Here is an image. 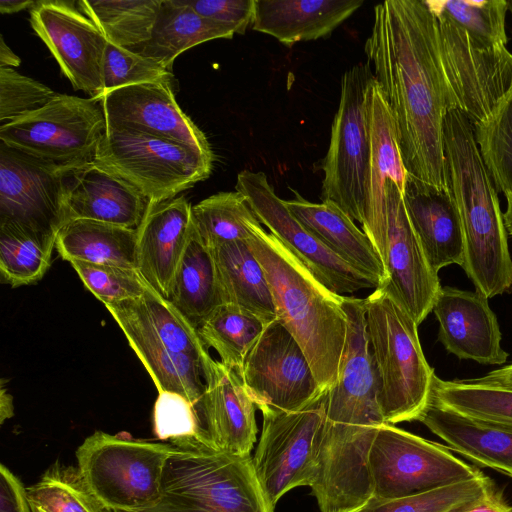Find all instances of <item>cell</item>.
Here are the masks:
<instances>
[{
	"mask_svg": "<svg viewBox=\"0 0 512 512\" xmlns=\"http://www.w3.org/2000/svg\"><path fill=\"white\" fill-rule=\"evenodd\" d=\"M364 51L391 111L407 176L449 189L444 149L449 106L437 22L426 0L378 3Z\"/></svg>",
	"mask_w": 512,
	"mask_h": 512,
	"instance_id": "1",
	"label": "cell"
},
{
	"mask_svg": "<svg viewBox=\"0 0 512 512\" xmlns=\"http://www.w3.org/2000/svg\"><path fill=\"white\" fill-rule=\"evenodd\" d=\"M449 190L464 234L462 268L476 291L488 299L512 288V258L498 192L483 164L473 126L458 110L444 119Z\"/></svg>",
	"mask_w": 512,
	"mask_h": 512,
	"instance_id": "2",
	"label": "cell"
},
{
	"mask_svg": "<svg viewBox=\"0 0 512 512\" xmlns=\"http://www.w3.org/2000/svg\"><path fill=\"white\" fill-rule=\"evenodd\" d=\"M247 242L271 289L277 320L304 351L323 390L335 384L344 349L347 320L342 297L323 286L261 224Z\"/></svg>",
	"mask_w": 512,
	"mask_h": 512,
	"instance_id": "3",
	"label": "cell"
},
{
	"mask_svg": "<svg viewBox=\"0 0 512 512\" xmlns=\"http://www.w3.org/2000/svg\"><path fill=\"white\" fill-rule=\"evenodd\" d=\"M365 300L366 331L385 423L416 420L429 401L434 369L424 356L418 325L386 291Z\"/></svg>",
	"mask_w": 512,
	"mask_h": 512,
	"instance_id": "4",
	"label": "cell"
},
{
	"mask_svg": "<svg viewBox=\"0 0 512 512\" xmlns=\"http://www.w3.org/2000/svg\"><path fill=\"white\" fill-rule=\"evenodd\" d=\"M139 512H274L250 455L180 449L167 460L157 503Z\"/></svg>",
	"mask_w": 512,
	"mask_h": 512,
	"instance_id": "5",
	"label": "cell"
},
{
	"mask_svg": "<svg viewBox=\"0 0 512 512\" xmlns=\"http://www.w3.org/2000/svg\"><path fill=\"white\" fill-rule=\"evenodd\" d=\"M172 444L95 431L76 450L77 468L103 511L139 512L161 496Z\"/></svg>",
	"mask_w": 512,
	"mask_h": 512,
	"instance_id": "6",
	"label": "cell"
},
{
	"mask_svg": "<svg viewBox=\"0 0 512 512\" xmlns=\"http://www.w3.org/2000/svg\"><path fill=\"white\" fill-rule=\"evenodd\" d=\"M373 79L367 63L356 64L343 74L340 101L322 166V202L338 206L358 221L362 230L368 222L369 91Z\"/></svg>",
	"mask_w": 512,
	"mask_h": 512,
	"instance_id": "7",
	"label": "cell"
},
{
	"mask_svg": "<svg viewBox=\"0 0 512 512\" xmlns=\"http://www.w3.org/2000/svg\"><path fill=\"white\" fill-rule=\"evenodd\" d=\"M213 161L189 146L127 129L106 130L93 160L152 203L177 197L208 178Z\"/></svg>",
	"mask_w": 512,
	"mask_h": 512,
	"instance_id": "8",
	"label": "cell"
},
{
	"mask_svg": "<svg viewBox=\"0 0 512 512\" xmlns=\"http://www.w3.org/2000/svg\"><path fill=\"white\" fill-rule=\"evenodd\" d=\"M106 132L102 104L59 94L41 109L0 126L1 143L74 172L90 164Z\"/></svg>",
	"mask_w": 512,
	"mask_h": 512,
	"instance_id": "9",
	"label": "cell"
},
{
	"mask_svg": "<svg viewBox=\"0 0 512 512\" xmlns=\"http://www.w3.org/2000/svg\"><path fill=\"white\" fill-rule=\"evenodd\" d=\"M434 15L449 110L460 111L475 126L512 94V53L506 46L475 39L447 18Z\"/></svg>",
	"mask_w": 512,
	"mask_h": 512,
	"instance_id": "10",
	"label": "cell"
},
{
	"mask_svg": "<svg viewBox=\"0 0 512 512\" xmlns=\"http://www.w3.org/2000/svg\"><path fill=\"white\" fill-rule=\"evenodd\" d=\"M368 468L372 498L391 500L471 480L483 473L450 449L384 423L372 443Z\"/></svg>",
	"mask_w": 512,
	"mask_h": 512,
	"instance_id": "11",
	"label": "cell"
},
{
	"mask_svg": "<svg viewBox=\"0 0 512 512\" xmlns=\"http://www.w3.org/2000/svg\"><path fill=\"white\" fill-rule=\"evenodd\" d=\"M72 172L0 144V226L25 232L47 248L68 222L67 181Z\"/></svg>",
	"mask_w": 512,
	"mask_h": 512,
	"instance_id": "12",
	"label": "cell"
},
{
	"mask_svg": "<svg viewBox=\"0 0 512 512\" xmlns=\"http://www.w3.org/2000/svg\"><path fill=\"white\" fill-rule=\"evenodd\" d=\"M326 392L307 407L263 414L260 440L252 457L256 476L275 508L289 490L314 482Z\"/></svg>",
	"mask_w": 512,
	"mask_h": 512,
	"instance_id": "13",
	"label": "cell"
},
{
	"mask_svg": "<svg viewBox=\"0 0 512 512\" xmlns=\"http://www.w3.org/2000/svg\"><path fill=\"white\" fill-rule=\"evenodd\" d=\"M241 376L262 414L301 410L327 391L299 343L278 320L266 326L246 356Z\"/></svg>",
	"mask_w": 512,
	"mask_h": 512,
	"instance_id": "14",
	"label": "cell"
},
{
	"mask_svg": "<svg viewBox=\"0 0 512 512\" xmlns=\"http://www.w3.org/2000/svg\"><path fill=\"white\" fill-rule=\"evenodd\" d=\"M235 189L244 195L260 223L331 292L346 296L361 289L378 288L374 281L337 257L297 220L264 172L242 170L237 175Z\"/></svg>",
	"mask_w": 512,
	"mask_h": 512,
	"instance_id": "15",
	"label": "cell"
},
{
	"mask_svg": "<svg viewBox=\"0 0 512 512\" xmlns=\"http://www.w3.org/2000/svg\"><path fill=\"white\" fill-rule=\"evenodd\" d=\"M76 2L36 1L30 24L75 90L99 100L104 93L102 64L108 41Z\"/></svg>",
	"mask_w": 512,
	"mask_h": 512,
	"instance_id": "16",
	"label": "cell"
},
{
	"mask_svg": "<svg viewBox=\"0 0 512 512\" xmlns=\"http://www.w3.org/2000/svg\"><path fill=\"white\" fill-rule=\"evenodd\" d=\"M386 204V280L378 288L396 300L419 325L432 311L440 281L409 221L403 194L392 181L386 186Z\"/></svg>",
	"mask_w": 512,
	"mask_h": 512,
	"instance_id": "17",
	"label": "cell"
},
{
	"mask_svg": "<svg viewBox=\"0 0 512 512\" xmlns=\"http://www.w3.org/2000/svg\"><path fill=\"white\" fill-rule=\"evenodd\" d=\"M106 130L127 129L189 146L214 158L211 146L179 107L172 86L148 83L105 92L99 99Z\"/></svg>",
	"mask_w": 512,
	"mask_h": 512,
	"instance_id": "18",
	"label": "cell"
},
{
	"mask_svg": "<svg viewBox=\"0 0 512 512\" xmlns=\"http://www.w3.org/2000/svg\"><path fill=\"white\" fill-rule=\"evenodd\" d=\"M205 391L196 409L209 445L232 455H250L257 409L241 373L212 357L204 366Z\"/></svg>",
	"mask_w": 512,
	"mask_h": 512,
	"instance_id": "19",
	"label": "cell"
},
{
	"mask_svg": "<svg viewBox=\"0 0 512 512\" xmlns=\"http://www.w3.org/2000/svg\"><path fill=\"white\" fill-rule=\"evenodd\" d=\"M432 311L439 323L438 339L448 352L481 364L506 362L497 317L485 295L441 287Z\"/></svg>",
	"mask_w": 512,
	"mask_h": 512,
	"instance_id": "20",
	"label": "cell"
},
{
	"mask_svg": "<svg viewBox=\"0 0 512 512\" xmlns=\"http://www.w3.org/2000/svg\"><path fill=\"white\" fill-rule=\"evenodd\" d=\"M105 307L123 331L158 392L178 393L197 407L206 388L203 364L169 349L151 328L136 298L106 304Z\"/></svg>",
	"mask_w": 512,
	"mask_h": 512,
	"instance_id": "21",
	"label": "cell"
},
{
	"mask_svg": "<svg viewBox=\"0 0 512 512\" xmlns=\"http://www.w3.org/2000/svg\"><path fill=\"white\" fill-rule=\"evenodd\" d=\"M191 208L183 195L151 202L137 228V270L166 298L192 230Z\"/></svg>",
	"mask_w": 512,
	"mask_h": 512,
	"instance_id": "22",
	"label": "cell"
},
{
	"mask_svg": "<svg viewBox=\"0 0 512 512\" xmlns=\"http://www.w3.org/2000/svg\"><path fill=\"white\" fill-rule=\"evenodd\" d=\"M369 125L371 156L368 222L363 231L372 241L384 263L387 238L386 186L392 181L403 194L407 172L400 154L391 111L375 78L369 91Z\"/></svg>",
	"mask_w": 512,
	"mask_h": 512,
	"instance_id": "23",
	"label": "cell"
},
{
	"mask_svg": "<svg viewBox=\"0 0 512 512\" xmlns=\"http://www.w3.org/2000/svg\"><path fill=\"white\" fill-rule=\"evenodd\" d=\"M403 200L409 221L432 270L438 274L440 269L450 264L462 266L464 234L450 190L407 176Z\"/></svg>",
	"mask_w": 512,
	"mask_h": 512,
	"instance_id": "24",
	"label": "cell"
},
{
	"mask_svg": "<svg viewBox=\"0 0 512 512\" xmlns=\"http://www.w3.org/2000/svg\"><path fill=\"white\" fill-rule=\"evenodd\" d=\"M66 203L68 221L137 229L151 202L135 186L92 162L69 175Z\"/></svg>",
	"mask_w": 512,
	"mask_h": 512,
	"instance_id": "25",
	"label": "cell"
},
{
	"mask_svg": "<svg viewBox=\"0 0 512 512\" xmlns=\"http://www.w3.org/2000/svg\"><path fill=\"white\" fill-rule=\"evenodd\" d=\"M416 420L450 450L512 478V425L468 417L431 398Z\"/></svg>",
	"mask_w": 512,
	"mask_h": 512,
	"instance_id": "26",
	"label": "cell"
},
{
	"mask_svg": "<svg viewBox=\"0 0 512 512\" xmlns=\"http://www.w3.org/2000/svg\"><path fill=\"white\" fill-rule=\"evenodd\" d=\"M284 202L297 220L337 257L378 287L385 282L386 269L372 241L338 206L331 202L313 203L296 192L294 198Z\"/></svg>",
	"mask_w": 512,
	"mask_h": 512,
	"instance_id": "27",
	"label": "cell"
},
{
	"mask_svg": "<svg viewBox=\"0 0 512 512\" xmlns=\"http://www.w3.org/2000/svg\"><path fill=\"white\" fill-rule=\"evenodd\" d=\"M362 4L361 0H255L251 28L290 47L331 35Z\"/></svg>",
	"mask_w": 512,
	"mask_h": 512,
	"instance_id": "28",
	"label": "cell"
},
{
	"mask_svg": "<svg viewBox=\"0 0 512 512\" xmlns=\"http://www.w3.org/2000/svg\"><path fill=\"white\" fill-rule=\"evenodd\" d=\"M235 31L207 19L183 0H162L150 39L133 49L169 71L184 51L215 39H231Z\"/></svg>",
	"mask_w": 512,
	"mask_h": 512,
	"instance_id": "29",
	"label": "cell"
},
{
	"mask_svg": "<svg viewBox=\"0 0 512 512\" xmlns=\"http://www.w3.org/2000/svg\"><path fill=\"white\" fill-rule=\"evenodd\" d=\"M167 299L197 329L224 304L212 249L204 244L193 224Z\"/></svg>",
	"mask_w": 512,
	"mask_h": 512,
	"instance_id": "30",
	"label": "cell"
},
{
	"mask_svg": "<svg viewBox=\"0 0 512 512\" xmlns=\"http://www.w3.org/2000/svg\"><path fill=\"white\" fill-rule=\"evenodd\" d=\"M55 249L69 262L137 270V229L93 220H70L57 233Z\"/></svg>",
	"mask_w": 512,
	"mask_h": 512,
	"instance_id": "31",
	"label": "cell"
},
{
	"mask_svg": "<svg viewBox=\"0 0 512 512\" xmlns=\"http://www.w3.org/2000/svg\"><path fill=\"white\" fill-rule=\"evenodd\" d=\"M211 249L224 304L239 306L267 323L277 320L265 272L247 240L232 241Z\"/></svg>",
	"mask_w": 512,
	"mask_h": 512,
	"instance_id": "32",
	"label": "cell"
},
{
	"mask_svg": "<svg viewBox=\"0 0 512 512\" xmlns=\"http://www.w3.org/2000/svg\"><path fill=\"white\" fill-rule=\"evenodd\" d=\"M162 0H81L79 10L100 29L109 43L133 50L146 43Z\"/></svg>",
	"mask_w": 512,
	"mask_h": 512,
	"instance_id": "33",
	"label": "cell"
},
{
	"mask_svg": "<svg viewBox=\"0 0 512 512\" xmlns=\"http://www.w3.org/2000/svg\"><path fill=\"white\" fill-rule=\"evenodd\" d=\"M269 323L233 304L220 305L199 327L206 347H212L220 362L241 373L244 360Z\"/></svg>",
	"mask_w": 512,
	"mask_h": 512,
	"instance_id": "34",
	"label": "cell"
},
{
	"mask_svg": "<svg viewBox=\"0 0 512 512\" xmlns=\"http://www.w3.org/2000/svg\"><path fill=\"white\" fill-rule=\"evenodd\" d=\"M192 224L209 248L247 240L256 224H261L244 195L238 191L219 192L191 208Z\"/></svg>",
	"mask_w": 512,
	"mask_h": 512,
	"instance_id": "35",
	"label": "cell"
},
{
	"mask_svg": "<svg viewBox=\"0 0 512 512\" xmlns=\"http://www.w3.org/2000/svg\"><path fill=\"white\" fill-rule=\"evenodd\" d=\"M430 398L462 415L512 425V388L433 377Z\"/></svg>",
	"mask_w": 512,
	"mask_h": 512,
	"instance_id": "36",
	"label": "cell"
},
{
	"mask_svg": "<svg viewBox=\"0 0 512 512\" xmlns=\"http://www.w3.org/2000/svg\"><path fill=\"white\" fill-rule=\"evenodd\" d=\"M496 490L493 481L482 474L413 496L391 500L371 498L358 512H460Z\"/></svg>",
	"mask_w": 512,
	"mask_h": 512,
	"instance_id": "37",
	"label": "cell"
},
{
	"mask_svg": "<svg viewBox=\"0 0 512 512\" xmlns=\"http://www.w3.org/2000/svg\"><path fill=\"white\" fill-rule=\"evenodd\" d=\"M31 509L43 512H104L77 467L54 463L27 488Z\"/></svg>",
	"mask_w": 512,
	"mask_h": 512,
	"instance_id": "38",
	"label": "cell"
},
{
	"mask_svg": "<svg viewBox=\"0 0 512 512\" xmlns=\"http://www.w3.org/2000/svg\"><path fill=\"white\" fill-rule=\"evenodd\" d=\"M136 301L155 334L169 349L190 356L205 366L211 356L197 328L170 300L148 284Z\"/></svg>",
	"mask_w": 512,
	"mask_h": 512,
	"instance_id": "39",
	"label": "cell"
},
{
	"mask_svg": "<svg viewBox=\"0 0 512 512\" xmlns=\"http://www.w3.org/2000/svg\"><path fill=\"white\" fill-rule=\"evenodd\" d=\"M473 132L497 192L512 193V94L486 120L473 126Z\"/></svg>",
	"mask_w": 512,
	"mask_h": 512,
	"instance_id": "40",
	"label": "cell"
},
{
	"mask_svg": "<svg viewBox=\"0 0 512 512\" xmlns=\"http://www.w3.org/2000/svg\"><path fill=\"white\" fill-rule=\"evenodd\" d=\"M434 14L441 15L471 37L506 46L507 0H426Z\"/></svg>",
	"mask_w": 512,
	"mask_h": 512,
	"instance_id": "41",
	"label": "cell"
},
{
	"mask_svg": "<svg viewBox=\"0 0 512 512\" xmlns=\"http://www.w3.org/2000/svg\"><path fill=\"white\" fill-rule=\"evenodd\" d=\"M52 251L37 238L0 226V273L12 287L40 280L51 265Z\"/></svg>",
	"mask_w": 512,
	"mask_h": 512,
	"instance_id": "42",
	"label": "cell"
},
{
	"mask_svg": "<svg viewBox=\"0 0 512 512\" xmlns=\"http://www.w3.org/2000/svg\"><path fill=\"white\" fill-rule=\"evenodd\" d=\"M153 429L159 440H169L180 449L212 448L201 427L196 407L175 392H158L153 409Z\"/></svg>",
	"mask_w": 512,
	"mask_h": 512,
	"instance_id": "43",
	"label": "cell"
},
{
	"mask_svg": "<svg viewBox=\"0 0 512 512\" xmlns=\"http://www.w3.org/2000/svg\"><path fill=\"white\" fill-rule=\"evenodd\" d=\"M102 82L104 93L148 83L172 86L173 74L148 57L108 42L102 64Z\"/></svg>",
	"mask_w": 512,
	"mask_h": 512,
	"instance_id": "44",
	"label": "cell"
},
{
	"mask_svg": "<svg viewBox=\"0 0 512 512\" xmlns=\"http://www.w3.org/2000/svg\"><path fill=\"white\" fill-rule=\"evenodd\" d=\"M84 286L106 304L141 297L148 283L136 269L70 262Z\"/></svg>",
	"mask_w": 512,
	"mask_h": 512,
	"instance_id": "45",
	"label": "cell"
},
{
	"mask_svg": "<svg viewBox=\"0 0 512 512\" xmlns=\"http://www.w3.org/2000/svg\"><path fill=\"white\" fill-rule=\"evenodd\" d=\"M57 95L48 86L20 74L14 68H0L1 125L41 109Z\"/></svg>",
	"mask_w": 512,
	"mask_h": 512,
	"instance_id": "46",
	"label": "cell"
},
{
	"mask_svg": "<svg viewBox=\"0 0 512 512\" xmlns=\"http://www.w3.org/2000/svg\"><path fill=\"white\" fill-rule=\"evenodd\" d=\"M199 15L244 34L255 16V0H183Z\"/></svg>",
	"mask_w": 512,
	"mask_h": 512,
	"instance_id": "47",
	"label": "cell"
},
{
	"mask_svg": "<svg viewBox=\"0 0 512 512\" xmlns=\"http://www.w3.org/2000/svg\"><path fill=\"white\" fill-rule=\"evenodd\" d=\"M0 512H32L27 488L4 464L0 465Z\"/></svg>",
	"mask_w": 512,
	"mask_h": 512,
	"instance_id": "48",
	"label": "cell"
},
{
	"mask_svg": "<svg viewBox=\"0 0 512 512\" xmlns=\"http://www.w3.org/2000/svg\"><path fill=\"white\" fill-rule=\"evenodd\" d=\"M460 512H512V506L504 500L502 492L496 490L487 498Z\"/></svg>",
	"mask_w": 512,
	"mask_h": 512,
	"instance_id": "49",
	"label": "cell"
},
{
	"mask_svg": "<svg viewBox=\"0 0 512 512\" xmlns=\"http://www.w3.org/2000/svg\"><path fill=\"white\" fill-rule=\"evenodd\" d=\"M469 380L482 385L512 388V364L494 370L481 378Z\"/></svg>",
	"mask_w": 512,
	"mask_h": 512,
	"instance_id": "50",
	"label": "cell"
},
{
	"mask_svg": "<svg viewBox=\"0 0 512 512\" xmlns=\"http://www.w3.org/2000/svg\"><path fill=\"white\" fill-rule=\"evenodd\" d=\"M20 58L5 43L3 36L0 37V68H13L19 66Z\"/></svg>",
	"mask_w": 512,
	"mask_h": 512,
	"instance_id": "51",
	"label": "cell"
},
{
	"mask_svg": "<svg viewBox=\"0 0 512 512\" xmlns=\"http://www.w3.org/2000/svg\"><path fill=\"white\" fill-rule=\"evenodd\" d=\"M36 1L31 0H0L1 14H12L25 9H31Z\"/></svg>",
	"mask_w": 512,
	"mask_h": 512,
	"instance_id": "52",
	"label": "cell"
},
{
	"mask_svg": "<svg viewBox=\"0 0 512 512\" xmlns=\"http://www.w3.org/2000/svg\"><path fill=\"white\" fill-rule=\"evenodd\" d=\"M13 414L14 406L12 396L7 392L5 387L2 385L0 393V423L3 424V422L6 419L11 418Z\"/></svg>",
	"mask_w": 512,
	"mask_h": 512,
	"instance_id": "53",
	"label": "cell"
},
{
	"mask_svg": "<svg viewBox=\"0 0 512 512\" xmlns=\"http://www.w3.org/2000/svg\"><path fill=\"white\" fill-rule=\"evenodd\" d=\"M507 206L506 210L503 213L504 218V224L507 233H509L512 236V193L505 195Z\"/></svg>",
	"mask_w": 512,
	"mask_h": 512,
	"instance_id": "54",
	"label": "cell"
},
{
	"mask_svg": "<svg viewBox=\"0 0 512 512\" xmlns=\"http://www.w3.org/2000/svg\"><path fill=\"white\" fill-rule=\"evenodd\" d=\"M508 11L512 16V1H508Z\"/></svg>",
	"mask_w": 512,
	"mask_h": 512,
	"instance_id": "55",
	"label": "cell"
},
{
	"mask_svg": "<svg viewBox=\"0 0 512 512\" xmlns=\"http://www.w3.org/2000/svg\"><path fill=\"white\" fill-rule=\"evenodd\" d=\"M360 509V508H359ZM359 509H354V510H347V511H343V512H358Z\"/></svg>",
	"mask_w": 512,
	"mask_h": 512,
	"instance_id": "56",
	"label": "cell"
},
{
	"mask_svg": "<svg viewBox=\"0 0 512 512\" xmlns=\"http://www.w3.org/2000/svg\"><path fill=\"white\" fill-rule=\"evenodd\" d=\"M32 512H43L41 510H38V509H31Z\"/></svg>",
	"mask_w": 512,
	"mask_h": 512,
	"instance_id": "57",
	"label": "cell"
},
{
	"mask_svg": "<svg viewBox=\"0 0 512 512\" xmlns=\"http://www.w3.org/2000/svg\"><path fill=\"white\" fill-rule=\"evenodd\" d=\"M104 512H107V511H104Z\"/></svg>",
	"mask_w": 512,
	"mask_h": 512,
	"instance_id": "58",
	"label": "cell"
}]
</instances>
